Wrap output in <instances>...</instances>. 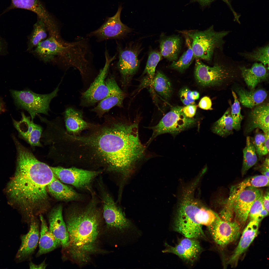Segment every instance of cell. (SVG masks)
<instances>
[{
	"mask_svg": "<svg viewBox=\"0 0 269 269\" xmlns=\"http://www.w3.org/2000/svg\"><path fill=\"white\" fill-rule=\"evenodd\" d=\"M139 64L136 52L131 49L120 50L117 67L124 86L129 83L137 71Z\"/></svg>",
	"mask_w": 269,
	"mask_h": 269,
	"instance_id": "obj_16",
	"label": "cell"
},
{
	"mask_svg": "<svg viewBox=\"0 0 269 269\" xmlns=\"http://www.w3.org/2000/svg\"><path fill=\"white\" fill-rule=\"evenodd\" d=\"M50 167L55 176L62 182L72 185L80 191L90 195L95 192L93 188L94 182L103 171L74 167Z\"/></svg>",
	"mask_w": 269,
	"mask_h": 269,
	"instance_id": "obj_8",
	"label": "cell"
},
{
	"mask_svg": "<svg viewBox=\"0 0 269 269\" xmlns=\"http://www.w3.org/2000/svg\"><path fill=\"white\" fill-rule=\"evenodd\" d=\"M265 140V134L258 133L256 134L254 137L253 143L255 148L257 154L260 158L261 157V154Z\"/></svg>",
	"mask_w": 269,
	"mask_h": 269,
	"instance_id": "obj_41",
	"label": "cell"
},
{
	"mask_svg": "<svg viewBox=\"0 0 269 269\" xmlns=\"http://www.w3.org/2000/svg\"><path fill=\"white\" fill-rule=\"evenodd\" d=\"M194 75L200 85L206 87L219 85L229 78L230 74L223 66L215 64L210 67L196 58Z\"/></svg>",
	"mask_w": 269,
	"mask_h": 269,
	"instance_id": "obj_11",
	"label": "cell"
},
{
	"mask_svg": "<svg viewBox=\"0 0 269 269\" xmlns=\"http://www.w3.org/2000/svg\"><path fill=\"white\" fill-rule=\"evenodd\" d=\"M149 85L151 86L158 94L165 100H168L171 97L173 91L172 84L162 72H157Z\"/></svg>",
	"mask_w": 269,
	"mask_h": 269,
	"instance_id": "obj_31",
	"label": "cell"
},
{
	"mask_svg": "<svg viewBox=\"0 0 269 269\" xmlns=\"http://www.w3.org/2000/svg\"><path fill=\"white\" fill-rule=\"evenodd\" d=\"M243 160L241 171L243 176L257 162L258 157L255 148L249 136L246 139V145L243 150Z\"/></svg>",
	"mask_w": 269,
	"mask_h": 269,
	"instance_id": "obj_33",
	"label": "cell"
},
{
	"mask_svg": "<svg viewBox=\"0 0 269 269\" xmlns=\"http://www.w3.org/2000/svg\"><path fill=\"white\" fill-rule=\"evenodd\" d=\"M48 193L56 199L65 201L83 202L85 197L71 186L63 184L56 177L47 186Z\"/></svg>",
	"mask_w": 269,
	"mask_h": 269,
	"instance_id": "obj_21",
	"label": "cell"
},
{
	"mask_svg": "<svg viewBox=\"0 0 269 269\" xmlns=\"http://www.w3.org/2000/svg\"><path fill=\"white\" fill-rule=\"evenodd\" d=\"M216 217L215 213L203 206L196 214L195 219L200 225L208 226L214 221Z\"/></svg>",
	"mask_w": 269,
	"mask_h": 269,
	"instance_id": "obj_38",
	"label": "cell"
},
{
	"mask_svg": "<svg viewBox=\"0 0 269 269\" xmlns=\"http://www.w3.org/2000/svg\"><path fill=\"white\" fill-rule=\"evenodd\" d=\"M19 121H14V125L20 134L31 145L40 146V139L42 132L41 127L34 123L30 118L21 113Z\"/></svg>",
	"mask_w": 269,
	"mask_h": 269,
	"instance_id": "obj_20",
	"label": "cell"
},
{
	"mask_svg": "<svg viewBox=\"0 0 269 269\" xmlns=\"http://www.w3.org/2000/svg\"><path fill=\"white\" fill-rule=\"evenodd\" d=\"M269 178L263 175L253 176L246 179L241 182L232 186L229 196L225 207L232 209L234 201L239 194L249 187L256 188L268 186Z\"/></svg>",
	"mask_w": 269,
	"mask_h": 269,
	"instance_id": "obj_23",
	"label": "cell"
},
{
	"mask_svg": "<svg viewBox=\"0 0 269 269\" xmlns=\"http://www.w3.org/2000/svg\"><path fill=\"white\" fill-rule=\"evenodd\" d=\"M47 29L43 22L39 18L34 24L29 38L27 50L30 51L47 37Z\"/></svg>",
	"mask_w": 269,
	"mask_h": 269,
	"instance_id": "obj_35",
	"label": "cell"
},
{
	"mask_svg": "<svg viewBox=\"0 0 269 269\" xmlns=\"http://www.w3.org/2000/svg\"><path fill=\"white\" fill-rule=\"evenodd\" d=\"M198 106L200 108L204 110L211 109L212 106L211 100L208 97L204 96L201 99Z\"/></svg>",
	"mask_w": 269,
	"mask_h": 269,
	"instance_id": "obj_44",
	"label": "cell"
},
{
	"mask_svg": "<svg viewBox=\"0 0 269 269\" xmlns=\"http://www.w3.org/2000/svg\"><path fill=\"white\" fill-rule=\"evenodd\" d=\"M240 68L245 83L252 89L259 83L266 80L269 76V69L261 63H255L250 68L245 67Z\"/></svg>",
	"mask_w": 269,
	"mask_h": 269,
	"instance_id": "obj_24",
	"label": "cell"
},
{
	"mask_svg": "<svg viewBox=\"0 0 269 269\" xmlns=\"http://www.w3.org/2000/svg\"><path fill=\"white\" fill-rule=\"evenodd\" d=\"M208 227L214 241L222 246L236 239L240 230L239 223L237 221H224L216 213L215 220Z\"/></svg>",
	"mask_w": 269,
	"mask_h": 269,
	"instance_id": "obj_13",
	"label": "cell"
},
{
	"mask_svg": "<svg viewBox=\"0 0 269 269\" xmlns=\"http://www.w3.org/2000/svg\"><path fill=\"white\" fill-rule=\"evenodd\" d=\"M259 222L251 220L243 233L239 244L229 262L233 263L236 261L241 255L248 248L256 236Z\"/></svg>",
	"mask_w": 269,
	"mask_h": 269,
	"instance_id": "obj_26",
	"label": "cell"
},
{
	"mask_svg": "<svg viewBox=\"0 0 269 269\" xmlns=\"http://www.w3.org/2000/svg\"><path fill=\"white\" fill-rule=\"evenodd\" d=\"M45 261L38 265H36L31 262L29 264L30 269H45L47 266Z\"/></svg>",
	"mask_w": 269,
	"mask_h": 269,
	"instance_id": "obj_49",
	"label": "cell"
},
{
	"mask_svg": "<svg viewBox=\"0 0 269 269\" xmlns=\"http://www.w3.org/2000/svg\"><path fill=\"white\" fill-rule=\"evenodd\" d=\"M1 44L0 41V50H1Z\"/></svg>",
	"mask_w": 269,
	"mask_h": 269,
	"instance_id": "obj_52",
	"label": "cell"
},
{
	"mask_svg": "<svg viewBox=\"0 0 269 269\" xmlns=\"http://www.w3.org/2000/svg\"><path fill=\"white\" fill-rule=\"evenodd\" d=\"M269 45L258 48L252 52L244 54L247 58L257 61L261 62L265 66L269 68Z\"/></svg>",
	"mask_w": 269,
	"mask_h": 269,
	"instance_id": "obj_37",
	"label": "cell"
},
{
	"mask_svg": "<svg viewBox=\"0 0 269 269\" xmlns=\"http://www.w3.org/2000/svg\"><path fill=\"white\" fill-rule=\"evenodd\" d=\"M263 193L255 200L250 208L249 216L251 220L259 222L262 219L261 216L262 211L264 207L262 202Z\"/></svg>",
	"mask_w": 269,
	"mask_h": 269,
	"instance_id": "obj_40",
	"label": "cell"
},
{
	"mask_svg": "<svg viewBox=\"0 0 269 269\" xmlns=\"http://www.w3.org/2000/svg\"><path fill=\"white\" fill-rule=\"evenodd\" d=\"M73 45V42H64L49 36L40 42L32 52L41 60L47 62L52 61L56 56L65 58L70 52Z\"/></svg>",
	"mask_w": 269,
	"mask_h": 269,
	"instance_id": "obj_14",
	"label": "cell"
},
{
	"mask_svg": "<svg viewBox=\"0 0 269 269\" xmlns=\"http://www.w3.org/2000/svg\"><path fill=\"white\" fill-rule=\"evenodd\" d=\"M234 130L233 120L228 111H226L222 116L215 122L212 128L213 133L222 137L232 134Z\"/></svg>",
	"mask_w": 269,
	"mask_h": 269,
	"instance_id": "obj_32",
	"label": "cell"
},
{
	"mask_svg": "<svg viewBox=\"0 0 269 269\" xmlns=\"http://www.w3.org/2000/svg\"><path fill=\"white\" fill-rule=\"evenodd\" d=\"M105 62L103 67L85 91L82 93L81 105L83 106H88L105 98L112 93L121 89L117 84L113 76L105 80L110 65L116 59V56H110L108 51L105 53Z\"/></svg>",
	"mask_w": 269,
	"mask_h": 269,
	"instance_id": "obj_6",
	"label": "cell"
},
{
	"mask_svg": "<svg viewBox=\"0 0 269 269\" xmlns=\"http://www.w3.org/2000/svg\"><path fill=\"white\" fill-rule=\"evenodd\" d=\"M183 108L179 106L172 107L157 125L149 127L152 130L153 133L146 145H149L159 135L169 133L175 135L196 124L197 120L186 117L183 112Z\"/></svg>",
	"mask_w": 269,
	"mask_h": 269,
	"instance_id": "obj_9",
	"label": "cell"
},
{
	"mask_svg": "<svg viewBox=\"0 0 269 269\" xmlns=\"http://www.w3.org/2000/svg\"><path fill=\"white\" fill-rule=\"evenodd\" d=\"M195 189L187 187L183 192L174 223V229L186 237L197 238L205 235L202 225L196 221V214L203 205L195 198Z\"/></svg>",
	"mask_w": 269,
	"mask_h": 269,
	"instance_id": "obj_4",
	"label": "cell"
},
{
	"mask_svg": "<svg viewBox=\"0 0 269 269\" xmlns=\"http://www.w3.org/2000/svg\"><path fill=\"white\" fill-rule=\"evenodd\" d=\"M63 207L59 205L53 208L48 215L49 229L60 242L62 251L66 249L69 245V237L66 225L63 216Z\"/></svg>",
	"mask_w": 269,
	"mask_h": 269,
	"instance_id": "obj_18",
	"label": "cell"
},
{
	"mask_svg": "<svg viewBox=\"0 0 269 269\" xmlns=\"http://www.w3.org/2000/svg\"><path fill=\"white\" fill-rule=\"evenodd\" d=\"M30 224L28 232L21 237V244L16 257L20 261L27 258L33 253L39 241L40 232L37 219H33Z\"/></svg>",
	"mask_w": 269,
	"mask_h": 269,
	"instance_id": "obj_19",
	"label": "cell"
},
{
	"mask_svg": "<svg viewBox=\"0 0 269 269\" xmlns=\"http://www.w3.org/2000/svg\"><path fill=\"white\" fill-rule=\"evenodd\" d=\"M39 216L41 222V226L39 248L36 255L37 257L52 251L61 246L60 242L50 231L42 214H40Z\"/></svg>",
	"mask_w": 269,
	"mask_h": 269,
	"instance_id": "obj_25",
	"label": "cell"
},
{
	"mask_svg": "<svg viewBox=\"0 0 269 269\" xmlns=\"http://www.w3.org/2000/svg\"><path fill=\"white\" fill-rule=\"evenodd\" d=\"M250 114L248 123L246 129V133L255 129L261 130L264 133L269 132V105H259L254 107Z\"/></svg>",
	"mask_w": 269,
	"mask_h": 269,
	"instance_id": "obj_22",
	"label": "cell"
},
{
	"mask_svg": "<svg viewBox=\"0 0 269 269\" xmlns=\"http://www.w3.org/2000/svg\"><path fill=\"white\" fill-rule=\"evenodd\" d=\"M79 140L92 147L112 173L128 174L143 157L145 147L139 137L138 123L114 122L98 134Z\"/></svg>",
	"mask_w": 269,
	"mask_h": 269,
	"instance_id": "obj_1",
	"label": "cell"
},
{
	"mask_svg": "<svg viewBox=\"0 0 269 269\" xmlns=\"http://www.w3.org/2000/svg\"><path fill=\"white\" fill-rule=\"evenodd\" d=\"M195 239L185 237L173 247L165 243L166 248L162 252L173 253L185 261L193 263L197 258L202 250L199 242Z\"/></svg>",
	"mask_w": 269,
	"mask_h": 269,
	"instance_id": "obj_17",
	"label": "cell"
},
{
	"mask_svg": "<svg viewBox=\"0 0 269 269\" xmlns=\"http://www.w3.org/2000/svg\"><path fill=\"white\" fill-rule=\"evenodd\" d=\"M215 0H192L194 2H198L202 7H204L209 5L211 2ZM227 3L229 6L232 11L233 10L230 5L229 0H222Z\"/></svg>",
	"mask_w": 269,
	"mask_h": 269,
	"instance_id": "obj_46",
	"label": "cell"
},
{
	"mask_svg": "<svg viewBox=\"0 0 269 269\" xmlns=\"http://www.w3.org/2000/svg\"><path fill=\"white\" fill-rule=\"evenodd\" d=\"M191 95L192 98L195 100L198 99L200 96L199 93L196 91H192Z\"/></svg>",
	"mask_w": 269,
	"mask_h": 269,
	"instance_id": "obj_50",
	"label": "cell"
},
{
	"mask_svg": "<svg viewBox=\"0 0 269 269\" xmlns=\"http://www.w3.org/2000/svg\"><path fill=\"white\" fill-rule=\"evenodd\" d=\"M197 109V106L195 105H190L183 107V111L186 117L191 118L195 115Z\"/></svg>",
	"mask_w": 269,
	"mask_h": 269,
	"instance_id": "obj_43",
	"label": "cell"
},
{
	"mask_svg": "<svg viewBox=\"0 0 269 269\" xmlns=\"http://www.w3.org/2000/svg\"><path fill=\"white\" fill-rule=\"evenodd\" d=\"M269 158H266L262 165L258 167V169L262 174L269 178Z\"/></svg>",
	"mask_w": 269,
	"mask_h": 269,
	"instance_id": "obj_45",
	"label": "cell"
},
{
	"mask_svg": "<svg viewBox=\"0 0 269 269\" xmlns=\"http://www.w3.org/2000/svg\"><path fill=\"white\" fill-rule=\"evenodd\" d=\"M65 119L67 130L72 134H77L88 126V124L83 119L82 113L72 108L66 109Z\"/></svg>",
	"mask_w": 269,
	"mask_h": 269,
	"instance_id": "obj_28",
	"label": "cell"
},
{
	"mask_svg": "<svg viewBox=\"0 0 269 269\" xmlns=\"http://www.w3.org/2000/svg\"><path fill=\"white\" fill-rule=\"evenodd\" d=\"M122 9L119 6L117 11L113 16L107 18L103 24L97 29L87 34L89 37H94L98 41L120 38L131 30V29L122 23L120 15Z\"/></svg>",
	"mask_w": 269,
	"mask_h": 269,
	"instance_id": "obj_12",
	"label": "cell"
},
{
	"mask_svg": "<svg viewBox=\"0 0 269 269\" xmlns=\"http://www.w3.org/2000/svg\"><path fill=\"white\" fill-rule=\"evenodd\" d=\"M188 48L179 59L172 62L169 67L181 72L184 71L187 69L195 59L191 46L190 39L185 35Z\"/></svg>",
	"mask_w": 269,
	"mask_h": 269,
	"instance_id": "obj_34",
	"label": "cell"
},
{
	"mask_svg": "<svg viewBox=\"0 0 269 269\" xmlns=\"http://www.w3.org/2000/svg\"><path fill=\"white\" fill-rule=\"evenodd\" d=\"M234 101L231 106V115L233 118L234 130H239L241 128V122L243 117L241 113V108L239 101L235 93L232 91Z\"/></svg>",
	"mask_w": 269,
	"mask_h": 269,
	"instance_id": "obj_39",
	"label": "cell"
},
{
	"mask_svg": "<svg viewBox=\"0 0 269 269\" xmlns=\"http://www.w3.org/2000/svg\"><path fill=\"white\" fill-rule=\"evenodd\" d=\"M265 134V140L261 154V157L267 154L269 152V132Z\"/></svg>",
	"mask_w": 269,
	"mask_h": 269,
	"instance_id": "obj_47",
	"label": "cell"
},
{
	"mask_svg": "<svg viewBox=\"0 0 269 269\" xmlns=\"http://www.w3.org/2000/svg\"><path fill=\"white\" fill-rule=\"evenodd\" d=\"M160 53L162 56L172 62L178 59L181 48L182 40L179 35L165 37L160 42Z\"/></svg>",
	"mask_w": 269,
	"mask_h": 269,
	"instance_id": "obj_27",
	"label": "cell"
},
{
	"mask_svg": "<svg viewBox=\"0 0 269 269\" xmlns=\"http://www.w3.org/2000/svg\"><path fill=\"white\" fill-rule=\"evenodd\" d=\"M180 32L190 39L195 58L207 61L211 60L215 49L221 48L224 42L223 38L229 33L228 31H215L213 26L203 31L191 30Z\"/></svg>",
	"mask_w": 269,
	"mask_h": 269,
	"instance_id": "obj_5",
	"label": "cell"
},
{
	"mask_svg": "<svg viewBox=\"0 0 269 269\" xmlns=\"http://www.w3.org/2000/svg\"><path fill=\"white\" fill-rule=\"evenodd\" d=\"M262 202L264 207L269 212V191L267 190L265 193L263 195Z\"/></svg>",
	"mask_w": 269,
	"mask_h": 269,
	"instance_id": "obj_48",
	"label": "cell"
},
{
	"mask_svg": "<svg viewBox=\"0 0 269 269\" xmlns=\"http://www.w3.org/2000/svg\"><path fill=\"white\" fill-rule=\"evenodd\" d=\"M96 188L100 200L103 218L107 226L112 229L123 231L131 226L104 183L102 177L96 179Z\"/></svg>",
	"mask_w": 269,
	"mask_h": 269,
	"instance_id": "obj_7",
	"label": "cell"
},
{
	"mask_svg": "<svg viewBox=\"0 0 269 269\" xmlns=\"http://www.w3.org/2000/svg\"><path fill=\"white\" fill-rule=\"evenodd\" d=\"M91 196L87 203L80 202L65 213L69 241L67 248L62 251L64 260L85 262L98 251L103 217L100 199L95 193Z\"/></svg>",
	"mask_w": 269,
	"mask_h": 269,
	"instance_id": "obj_3",
	"label": "cell"
},
{
	"mask_svg": "<svg viewBox=\"0 0 269 269\" xmlns=\"http://www.w3.org/2000/svg\"><path fill=\"white\" fill-rule=\"evenodd\" d=\"M125 94L121 89L116 91L101 100L98 104L91 111L95 112L99 117L115 106L122 107Z\"/></svg>",
	"mask_w": 269,
	"mask_h": 269,
	"instance_id": "obj_30",
	"label": "cell"
},
{
	"mask_svg": "<svg viewBox=\"0 0 269 269\" xmlns=\"http://www.w3.org/2000/svg\"><path fill=\"white\" fill-rule=\"evenodd\" d=\"M236 91L242 105L251 108L261 103L267 95L266 91L262 89L248 91L240 88L237 89Z\"/></svg>",
	"mask_w": 269,
	"mask_h": 269,
	"instance_id": "obj_29",
	"label": "cell"
},
{
	"mask_svg": "<svg viewBox=\"0 0 269 269\" xmlns=\"http://www.w3.org/2000/svg\"><path fill=\"white\" fill-rule=\"evenodd\" d=\"M191 92L192 91L187 87L182 88L179 91L180 99L183 103L186 106L195 104V100L192 98Z\"/></svg>",
	"mask_w": 269,
	"mask_h": 269,
	"instance_id": "obj_42",
	"label": "cell"
},
{
	"mask_svg": "<svg viewBox=\"0 0 269 269\" xmlns=\"http://www.w3.org/2000/svg\"><path fill=\"white\" fill-rule=\"evenodd\" d=\"M3 110V106L2 102L0 100V112L2 111Z\"/></svg>",
	"mask_w": 269,
	"mask_h": 269,
	"instance_id": "obj_51",
	"label": "cell"
},
{
	"mask_svg": "<svg viewBox=\"0 0 269 269\" xmlns=\"http://www.w3.org/2000/svg\"><path fill=\"white\" fill-rule=\"evenodd\" d=\"M162 57L160 52L153 51L150 53L143 73L146 74L145 77L147 78L146 80L148 83L152 80L154 77L156 67Z\"/></svg>",
	"mask_w": 269,
	"mask_h": 269,
	"instance_id": "obj_36",
	"label": "cell"
},
{
	"mask_svg": "<svg viewBox=\"0 0 269 269\" xmlns=\"http://www.w3.org/2000/svg\"><path fill=\"white\" fill-rule=\"evenodd\" d=\"M17 147L16 176L10 185V191L21 206L26 220L30 222L47 210V187L56 177L50 167L29 150L19 143Z\"/></svg>",
	"mask_w": 269,
	"mask_h": 269,
	"instance_id": "obj_2",
	"label": "cell"
},
{
	"mask_svg": "<svg viewBox=\"0 0 269 269\" xmlns=\"http://www.w3.org/2000/svg\"><path fill=\"white\" fill-rule=\"evenodd\" d=\"M59 86L53 92L47 94H38L29 90H12L11 93L16 104L28 112L31 120L33 121L37 114H48L50 103L57 95Z\"/></svg>",
	"mask_w": 269,
	"mask_h": 269,
	"instance_id": "obj_10",
	"label": "cell"
},
{
	"mask_svg": "<svg viewBox=\"0 0 269 269\" xmlns=\"http://www.w3.org/2000/svg\"><path fill=\"white\" fill-rule=\"evenodd\" d=\"M262 193V191L258 188L249 187L239 194L232 206L238 222L243 223L246 221L252 205Z\"/></svg>",
	"mask_w": 269,
	"mask_h": 269,
	"instance_id": "obj_15",
	"label": "cell"
}]
</instances>
